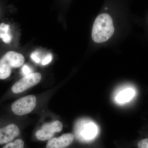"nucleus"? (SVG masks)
Wrapping results in <instances>:
<instances>
[{"mask_svg": "<svg viewBox=\"0 0 148 148\" xmlns=\"http://www.w3.org/2000/svg\"><path fill=\"white\" fill-rule=\"evenodd\" d=\"M114 28L112 17L107 13H103L95 18L92 30V38L95 42H106L112 37Z\"/></svg>", "mask_w": 148, "mask_h": 148, "instance_id": "obj_1", "label": "nucleus"}, {"mask_svg": "<svg viewBox=\"0 0 148 148\" xmlns=\"http://www.w3.org/2000/svg\"><path fill=\"white\" fill-rule=\"evenodd\" d=\"M25 58L21 53L13 51L7 52L0 59V79L10 76L12 69L18 68L24 64Z\"/></svg>", "mask_w": 148, "mask_h": 148, "instance_id": "obj_2", "label": "nucleus"}, {"mask_svg": "<svg viewBox=\"0 0 148 148\" xmlns=\"http://www.w3.org/2000/svg\"><path fill=\"white\" fill-rule=\"evenodd\" d=\"M36 98L34 95L24 96L14 101L11 106V110L14 114L23 116L31 113L36 105Z\"/></svg>", "mask_w": 148, "mask_h": 148, "instance_id": "obj_3", "label": "nucleus"}, {"mask_svg": "<svg viewBox=\"0 0 148 148\" xmlns=\"http://www.w3.org/2000/svg\"><path fill=\"white\" fill-rule=\"evenodd\" d=\"M41 79V75L38 73H32L24 76L13 85L12 91L15 94L23 92L38 84Z\"/></svg>", "mask_w": 148, "mask_h": 148, "instance_id": "obj_4", "label": "nucleus"}, {"mask_svg": "<svg viewBox=\"0 0 148 148\" xmlns=\"http://www.w3.org/2000/svg\"><path fill=\"white\" fill-rule=\"evenodd\" d=\"M63 127V124L59 121L46 123L36 132V137L40 141L50 140L55 133L61 132Z\"/></svg>", "mask_w": 148, "mask_h": 148, "instance_id": "obj_5", "label": "nucleus"}, {"mask_svg": "<svg viewBox=\"0 0 148 148\" xmlns=\"http://www.w3.org/2000/svg\"><path fill=\"white\" fill-rule=\"evenodd\" d=\"M20 134V130L16 125L10 124L0 128V145L9 143Z\"/></svg>", "mask_w": 148, "mask_h": 148, "instance_id": "obj_6", "label": "nucleus"}, {"mask_svg": "<svg viewBox=\"0 0 148 148\" xmlns=\"http://www.w3.org/2000/svg\"><path fill=\"white\" fill-rule=\"evenodd\" d=\"M74 136L72 133H65L58 138H51L47 144L46 148H66L73 142Z\"/></svg>", "mask_w": 148, "mask_h": 148, "instance_id": "obj_7", "label": "nucleus"}, {"mask_svg": "<svg viewBox=\"0 0 148 148\" xmlns=\"http://www.w3.org/2000/svg\"><path fill=\"white\" fill-rule=\"evenodd\" d=\"M97 132V128L92 122L86 123L80 129V137L83 140H90L95 137Z\"/></svg>", "mask_w": 148, "mask_h": 148, "instance_id": "obj_8", "label": "nucleus"}, {"mask_svg": "<svg viewBox=\"0 0 148 148\" xmlns=\"http://www.w3.org/2000/svg\"><path fill=\"white\" fill-rule=\"evenodd\" d=\"M0 39L5 44L11 42L12 37L11 34L10 26L9 24L5 23L0 24Z\"/></svg>", "mask_w": 148, "mask_h": 148, "instance_id": "obj_9", "label": "nucleus"}, {"mask_svg": "<svg viewBox=\"0 0 148 148\" xmlns=\"http://www.w3.org/2000/svg\"><path fill=\"white\" fill-rule=\"evenodd\" d=\"M135 92L131 88H126L120 92L116 96V100L120 103L129 101L134 96Z\"/></svg>", "mask_w": 148, "mask_h": 148, "instance_id": "obj_10", "label": "nucleus"}, {"mask_svg": "<svg viewBox=\"0 0 148 148\" xmlns=\"http://www.w3.org/2000/svg\"><path fill=\"white\" fill-rule=\"evenodd\" d=\"M24 143L21 139H17L13 143H10L7 144L3 148H24Z\"/></svg>", "mask_w": 148, "mask_h": 148, "instance_id": "obj_11", "label": "nucleus"}, {"mask_svg": "<svg viewBox=\"0 0 148 148\" xmlns=\"http://www.w3.org/2000/svg\"><path fill=\"white\" fill-rule=\"evenodd\" d=\"M52 60V55L51 53H49L45 56V58L43 59L42 64L43 66H45L51 63Z\"/></svg>", "mask_w": 148, "mask_h": 148, "instance_id": "obj_12", "label": "nucleus"}, {"mask_svg": "<svg viewBox=\"0 0 148 148\" xmlns=\"http://www.w3.org/2000/svg\"><path fill=\"white\" fill-rule=\"evenodd\" d=\"M138 148H148V138L143 139L138 142Z\"/></svg>", "mask_w": 148, "mask_h": 148, "instance_id": "obj_13", "label": "nucleus"}, {"mask_svg": "<svg viewBox=\"0 0 148 148\" xmlns=\"http://www.w3.org/2000/svg\"><path fill=\"white\" fill-rule=\"evenodd\" d=\"M39 56V53L37 51H34L31 55V57L32 60L37 64L40 63V62Z\"/></svg>", "mask_w": 148, "mask_h": 148, "instance_id": "obj_14", "label": "nucleus"}, {"mask_svg": "<svg viewBox=\"0 0 148 148\" xmlns=\"http://www.w3.org/2000/svg\"><path fill=\"white\" fill-rule=\"evenodd\" d=\"M21 71H22V74L24 76L33 73H32V69L27 65H24L23 66Z\"/></svg>", "mask_w": 148, "mask_h": 148, "instance_id": "obj_15", "label": "nucleus"}, {"mask_svg": "<svg viewBox=\"0 0 148 148\" xmlns=\"http://www.w3.org/2000/svg\"><path fill=\"white\" fill-rule=\"evenodd\" d=\"M0 12H1V8H0Z\"/></svg>", "mask_w": 148, "mask_h": 148, "instance_id": "obj_16", "label": "nucleus"}]
</instances>
